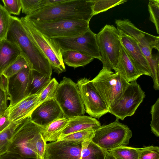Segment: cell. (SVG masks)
Masks as SVG:
<instances>
[{
  "label": "cell",
  "instance_id": "52a82bcc",
  "mask_svg": "<svg viewBox=\"0 0 159 159\" xmlns=\"http://www.w3.org/2000/svg\"><path fill=\"white\" fill-rule=\"evenodd\" d=\"M53 98L61 109L64 117L70 119L85 113L77 84L69 78H63L57 86Z\"/></svg>",
  "mask_w": 159,
  "mask_h": 159
},
{
  "label": "cell",
  "instance_id": "d6a6232c",
  "mask_svg": "<svg viewBox=\"0 0 159 159\" xmlns=\"http://www.w3.org/2000/svg\"><path fill=\"white\" fill-rule=\"evenodd\" d=\"M152 120L150 126L152 133L157 137L159 136V98L152 106L150 111Z\"/></svg>",
  "mask_w": 159,
  "mask_h": 159
},
{
  "label": "cell",
  "instance_id": "e575fe53",
  "mask_svg": "<svg viewBox=\"0 0 159 159\" xmlns=\"http://www.w3.org/2000/svg\"><path fill=\"white\" fill-rule=\"evenodd\" d=\"M138 159H159V148L149 146L139 148Z\"/></svg>",
  "mask_w": 159,
  "mask_h": 159
},
{
  "label": "cell",
  "instance_id": "f1b7e54d",
  "mask_svg": "<svg viewBox=\"0 0 159 159\" xmlns=\"http://www.w3.org/2000/svg\"><path fill=\"white\" fill-rule=\"evenodd\" d=\"M93 130H86L76 132L60 138L57 140L82 142L91 140L95 133Z\"/></svg>",
  "mask_w": 159,
  "mask_h": 159
},
{
  "label": "cell",
  "instance_id": "8d00e7d4",
  "mask_svg": "<svg viewBox=\"0 0 159 159\" xmlns=\"http://www.w3.org/2000/svg\"><path fill=\"white\" fill-rule=\"evenodd\" d=\"M41 0H21L22 13L30 15L40 8Z\"/></svg>",
  "mask_w": 159,
  "mask_h": 159
},
{
  "label": "cell",
  "instance_id": "d590c367",
  "mask_svg": "<svg viewBox=\"0 0 159 159\" xmlns=\"http://www.w3.org/2000/svg\"><path fill=\"white\" fill-rule=\"evenodd\" d=\"M46 145V142L40 132L36 136L34 144V151L37 159H44Z\"/></svg>",
  "mask_w": 159,
  "mask_h": 159
},
{
  "label": "cell",
  "instance_id": "3957f363",
  "mask_svg": "<svg viewBox=\"0 0 159 159\" xmlns=\"http://www.w3.org/2000/svg\"><path fill=\"white\" fill-rule=\"evenodd\" d=\"M92 82L109 109L116 103L129 83L104 67Z\"/></svg>",
  "mask_w": 159,
  "mask_h": 159
},
{
  "label": "cell",
  "instance_id": "d6986e66",
  "mask_svg": "<svg viewBox=\"0 0 159 159\" xmlns=\"http://www.w3.org/2000/svg\"><path fill=\"white\" fill-rule=\"evenodd\" d=\"M101 126L99 121L91 116L83 115L74 117L69 119L67 125L61 132L58 139L76 132L86 130H95Z\"/></svg>",
  "mask_w": 159,
  "mask_h": 159
},
{
  "label": "cell",
  "instance_id": "f35d334b",
  "mask_svg": "<svg viewBox=\"0 0 159 159\" xmlns=\"http://www.w3.org/2000/svg\"><path fill=\"white\" fill-rule=\"evenodd\" d=\"M7 95L4 91L0 89V116L7 110Z\"/></svg>",
  "mask_w": 159,
  "mask_h": 159
},
{
  "label": "cell",
  "instance_id": "7c38bea8",
  "mask_svg": "<svg viewBox=\"0 0 159 159\" xmlns=\"http://www.w3.org/2000/svg\"><path fill=\"white\" fill-rule=\"evenodd\" d=\"M85 112L99 119L109 112V109L99 95L91 80L84 78L77 83Z\"/></svg>",
  "mask_w": 159,
  "mask_h": 159
},
{
  "label": "cell",
  "instance_id": "cb8c5ba5",
  "mask_svg": "<svg viewBox=\"0 0 159 159\" xmlns=\"http://www.w3.org/2000/svg\"><path fill=\"white\" fill-rule=\"evenodd\" d=\"M82 159H105L106 152L94 143L91 140L82 142Z\"/></svg>",
  "mask_w": 159,
  "mask_h": 159
},
{
  "label": "cell",
  "instance_id": "8992f818",
  "mask_svg": "<svg viewBox=\"0 0 159 159\" xmlns=\"http://www.w3.org/2000/svg\"><path fill=\"white\" fill-rule=\"evenodd\" d=\"M132 136L131 130L116 119L101 126L95 131L91 141L105 152L129 144Z\"/></svg>",
  "mask_w": 159,
  "mask_h": 159
},
{
  "label": "cell",
  "instance_id": "ab89813d",
  "mask_svg": "<svg viewBox=\"0 0 159 159\" xmlns=\"http://www.w3.org/2000/svg\"><path fill=\"white\" fill-rule=\"evenodd\" d=\"M12 122L9 119L7 109L0 116V132L9 126Z\"/></svg>",
  "mask_w": 159,
  "mask_h": 159
},
{
  "label": "cell",
  "instance_id": "836d02e7",
  "mask_svg": "<svg viewBox=\"0 0 159 159\" xmlns=\"http://www.w3.org/2000/svg\"><path fill=\"white\" fill-rule=\"evenodd\" d=\"M149 20L155 25L157 33L159 34V0H151L148 4Z\"/></svg>",
  "mask_w": 159,
  "mask_h": 159
},
{
  "label": "cell",
  "instance_id": "7a4b0ae2",
  "mask_svg": "<svg viewBox=\"0 0 159 159\" xmlns=\"http://www.w3.org/2000/svg\"><path fill=\"white\" fill-rule=\"evenodd\" d=\"M93 16L90 0H66L53 6L42 8L24 17L31 21L75 19L89 22Z\"/></svg>",
  "mask_w": 159,
  "mask_h": 159
},
{
  "label": "cell",
  "instance_id": "d4e9b609",
  "mask_svg": "<svg viewBox=\"0 0 159 159\" xmlns=\"http://www.w3.org/2000/svg\"><path fill=\"white\" fill-rule=\"evenodd\" d=\"M26 119L21 121L12 122L0 132V156L7 152L11 139Z\"/></svg>",
  "mask_w": 159,
  "mask_h": 159
},
{
  "label": "cell",
  "instance_id": "1f68e13d",
  "mask_svg": "<svg viewBox=\"0 0 159 159\" xmlns=\"http://www.w3.org/2000/svg\"><path fill=\"white\" fill-rule=\"evenodd\" d=\"M27 66L28 64L25 59L20 55L4 70L2 74L9 78Z\"/></svg>",
  "mask_w": 159,
  "mask_h": 159
},
{
  "label": "cell",
  "instance_id": "9c48e42d",
  "mask_svg": "<svg viewBox=\"0 0 159 159\" xmlns=\"http://www.w3.org/2000/svg\"><path fill=\"white\" fill-rule=\"evenodd\" d=\"M41 129V127L32 122L30 117L27 119L11 139L6 153L37 159L34 149V141Z\"/></svg>",
  "mask_w": 159,
  "mask_h": 159
},
{
  "label": "cell",
  "instance_id": "ee69618b",
  "mask_svg": "<svg viewBox=\"0 0 159 159\" xmlns=\"http://www.w3.org/2000/svg\"><path fill=\"white\" fill-rule=\"evenodd\" d=\"M105 159H116L111 154L108 152H105Z\"/></svg>",
  "mask_w": 159,
  "mask_h": 159
},
{
  "label": "cell",
  "instance_id": "ac0fdd59",
  "mask_svg": "<svg viewBox=\"0 0 159 159\" xmlns=\"http://www.w3.org/2000/svg\"><path fill=\"white\" fill-rule=\"evenodd\" d=\"M39 94L28 95L16 104L8 107L9 119L11 122L23 121L30 117L36 107Z\"/></svg>",
  "mask_w": 159,
  "mask_h": 159
},
{
  "label": "cell",
  "instance_id": "2e32d148",
  "mask_svg": "<svg viewBox=\"0 0 159 159\" xmlns=\"http://www.w3.org/2000/svg\"><path fill=\"white\" fill-rule=\"evenodd\" d=\"M64 117L61 109L56 101L52 98L43 101L36 107L30 118L32 122L43 127Z\"/></svg>",
  "mask_w": 159,
  "mask_h": 159
},
{
  "label": "cell",
  "instance_id": "ffe728a7",
  "mask_svg": "<svg viewBox=\"0 0 159 159\" xmlns=\"http://www.w3.org/2000/svg\"><path fill=\"white\" fill-rule=\"evenodd\" d=\"M129 83L137 80L142 75L131 61L122 46L117 63L114 69Z\"/></svg>",
  "mask_w": 159,
  "mask_h": 159
},
{
  "label": "cell",
  "instance_id": "484cf974",
  "mask_svg": "<svg viewBox=\"0 0 159 159\" xmlns=\"http://www.w3.org/2000/svg\"><path fill=\"white\" fill-rule=\"evenodd\" d=\"M32 70V79L28 95L39 94L51 80V77Z\"/></svg>",
  "mask_w": 159,
  "mask_h": 159
},
{
  "label": "cell",
  "instance_id": "4316f807",
  "mask_svg": "<svg viewBox=\"0 0 159 159\" xmlns=\"http://www.w3.org/2000/svg\"><path fill=\"white\" fill-rule=\"evenodd\" d=\"M139 148L121 146L111 150L108 152L116 159H138Z\"/></svg>",
  "mask_w": 159,
  "mask_h": 159
},
{
  "label": "cell",
  "instance_id": "44dd1931",
  "mask_svg": "<svg viewBox=\"0 0 159 159\" xmlns=\"http://www.w3.org/2000/svg\"><path fill=\"white\" fill-rule=\"evenodd\" d=\"M20 55L15 44L7 39L0 41V75Z\"/></svg>",
  "mask_w": 159,
  "mask_h": 159
},
{
  "label": "cell",
  "instance_id": "74e56055",
  "mask_svg": "<svg viewBox=\"0 0 159 159\" xmlns=\"http://www.w3.org/2000/svg\"><path fill=\"white\" fill-rule=\"evenodd\" d=\"M4 7L10 14L19 15L22 9L21 0H2Z\"/></svg>",
  "mask_w": 159,
  "mask_h": 159
},
{
  "label": "cell",
  "instance_id": "b9f144b4",
  "mask_svg": "<svg viewBox=\"0 0 159 159\" xmlns=\"http://www.w3.org/2000/svg\"><path fill=\"white\" fill-rule=\"evenodd\" d=\"M0 159H37L33 158L24 157L18 154L6 153L0 156Z\"/></svg>",
  "mask_w": 159,
  "mask_h": 159
},
{
  "label": "cell",
  "instance_id": "4fadbf2b",
  "mask_svg": "<svg viewBox=\"0 0 159 159\" xmlns=\"http://www.w3.org/2000/svg\"><path fill=\"white\" fill-rule=\"evenodd\" d=\"M52 39L61 51L68 50H75L100 60L96 34L90 29L79 36Z\"/></svg>",
  "mask_w": 159,
  "mask_h": 159
},
{
  "label": "cell",
  "instance_id": "603a6c76",
  "mask_svg": "<svg viewBox=\"0 0 159 159\" xmlns=\"http://www.w3.org/2000/svg\"><path fill=\"white\" fill-rule=\"evenodd\" d=\"M64 64L74 68L83 67L92 61L94 58L71 50L61 51Z\"/></svg>",
  "mask_w": 159,
  "mask_h": 159
},
{
  "label": "cell",
  "instance_id": "5bb4252c",
  "mask_svg": "<svg viewBox=\"0 0 159 159\" xmlns=\"http://www.w3.org/2000/svg\"><path fill=\"white\" fill-rule=\"evenodd\" d=\"M32 79V70L28 66L9 78L7 99L11 107L28 96Z\"/></svg>",
  "mask_w": 159,
  "mask_h": 159
},
{
  "label": "cell",
  "instance_id": "30bf717a",
  "mask_svg": "<svg viewBox=\"0 0 159 159\" xmlns=\"http://www.w3.org/2000/svg\"><path fill=\"white\" fill-rule=\"evenodd\" d=\"M145 96L136 80L129 83L115 104L109 109V112L117 119L123 120L135 113Z\"/></svg>",
  "mask_w": 159,
  "mask_h": 159
},
{
  "label": "cell",
  "instance_id": "83f0119b",
  "mask_svg": "<svg viewBox=\"0 0 159 159\" xmlns=\"http://www.w3.org/2000/svg\"><path fill=\"white\" fill-rule=\"evenodd\" d=\"M93 16L127 2L126 0H90Z\"/></svg>",
  "mask_w": 159,
  "mask_h": 159
},
{
  "label": "cell",
  "instance_id": "7bdbcfd3",
  "mask_svg": "<svg viewBox=\"0 0 159 159\" xmlns=\"http://www.w3.org/2000/svg\"><path fill=\"white\" fill-rule=\"evenodd\" d=\"M66 0H41L40 3V8L53 6L63 2Z\"/></svg>",
  "mask_w": 159,
  "mask_h": 159
},
{
  "label": "cell",
  "instance_id": "60d3db41",
  "mask_svg": "<svg viewBox=\"0 0 159 159\" xmlns=\"http://www.w3.org/2000/svg\"><path fill=\"white\" fill-rule=\"evenodd\" d=\"M9 78L3 74L0 75V89L4 91L7 95Z\"/></svg>",
  "mask_w": 159,
  "mask_h": 159
},
{
  "label": "cell",
  "instance_id": "7402d4cb",
  "mask_svg": "<svg viewBox=\"0 0 159 159\" xmlns=\"http://www.w3.org/2000/svg\"><path fill=\"white\" fill-rule=\"evenodd\" d=\"M69 119L65 117L58 119L46 126L42 127L40 134L44 141L53 142L57 140L61 131L67 125Z\"/></svg>",
  "mask_w": 159,
  "mask_h": 159
},
{
  "label": "cell",
  "instance_id": "f546056e",
  "mask_svg": "<svg viewBox=\"0 0 159 159\" xmlns=\"http://www.w3.org/2000/svg\"><path fill=\"white\" fill-rule=\"evenodd\" d=\"M11 15L0 4V41L6 39L11 21Z\"/></svg>",
  "mask_w": 159,
  "mask_h": 159
},
{
  "label": "cell",
  "instance_id": "8fae6325",
  "mask_svg": "<svg viewBox=\"0 0 159 159\" xmlns=\"http://www.w3.org/2000/svg\"><path fill=\"white\" fill-rule=\"evenodd\" d=\"M115 23L117 28L131 37L137 42L142 52L149 63V66L155 61L156 57L152 54V50L155 48L159 51V37L144 32L136 27L127 19L116 20Z\"/></svg>",
  "mask_w": 159,
  "mask_h": 159
},
{
  "label": "cell",
  "instance_id": "5b68a950",
  "mask_svg": "<svg viewBox=\"0 0 159 159\" xmlns=\"http://www.w3.org/2000/svg\"><path fill=\"white\" fill-rule=\"evenodd\" d=\"M20 20L29 38L48 59L54 71L58 74L66 71L61 50L53 40L40 33L24 17Z\"/></svg>",
  "mask_w": 159,
  "mask_h": 159
},
{
  "label": "cell",
  "instance_id": "4dcf8cb0",
  "mask_svg": "<svg viewBox=\"0 0 159 159\" xmlns=\"http://www.w3.org/2000/svg\"><path fill=\"white\" fill-rule=\"evenodd\" d=\"M58 83L55 78L51 79L46 86L39 94L36 107L43 101L53 98Z\"/></svg>",
  "mask_w": 159,
  "mask_h": 159
},
{
  "label": "cell",
  "instance_id": "ba28073f",
  "mask_svg": "<svg viewBox=\"0 0 159 159\" xmlns=\"http://www.w3.org/2000/svg\"><path fill=\"white\" fill-rule=\"evenodd\" d=\"M96 37L103 67L114 70L122 47L118 30L113 25H106L96 34Z\"/></svg>",
  "mask_w": 159,
  "mask_h": 159
},
{
  "label": "cell",
  "instance_id": "277c9868",
  "mask_svg": "<svg viewBox=\"0 0 159 159\" xmlns=\"http://www.w3.org/2000/svg\"><path fill=\"white\" fill-rule=\"evenodd\" d=\"M30 21L39 31L50 39L78 37L90 29L89 22L82 20L66 19Z\"/></svg>",
  "mask_w": 159,
  "mask_h": 159
},
{
  "label": "cell",
  "instance_id": "9a60e30c",
  "mask_svg": "<svg viewBox=\"0 0 159 159\" xmlns=\"http://www.w3.org/2000/svg\"><path fill=\"white\" fill-rule=\"evenodd\" d=\"M118 30L121 45L136 68L141 75L151 77L152 73L148 61L137 41L121 30Z\"/></svg>",
  "mask_w": 159,
  "mask_h": 159
},
{
  "label": "cell",
  "instance_id": "6da1fadb",
  "mask_svg": "<svg viewBox=\"0 0 159 159\" xmlns=\"http://www.w3.org/2000/svg\"><path fill=\"white\" fill-rule=\"evenodd\" d=\"M7 39L18 47L30 69L51 77L52 69L49 61L29 38L17 17L11 16Z\"/></svg>",
  "mask_w": 159,
  "mask_h": 159
},
{
  "label": "cell",
  "instance_id": "e0dca14e",
  "mask_svg": "<svg viewBox=\"0 0 159 159\" xmlns=\"http://www.w3.org/2000/svg\"><path fill=\"white\" fill-rule=\"evenodd\" d=\"M82 143L57 140L46 143L44 159H81Z\"/></svg>",
  "mask_w": 159,
  "mask_h": 159
}]
</instances>
